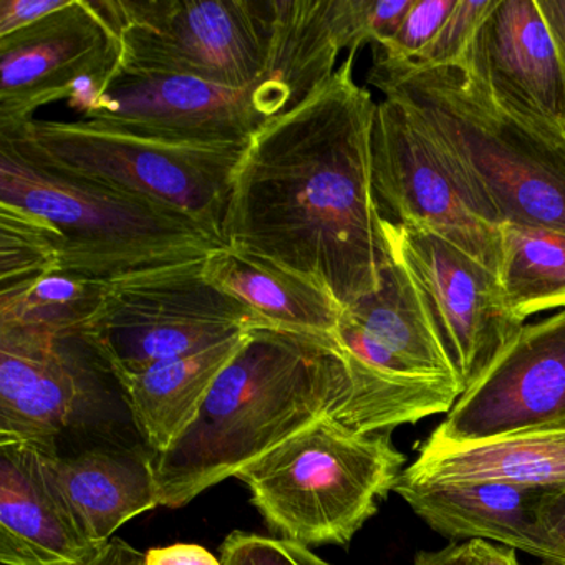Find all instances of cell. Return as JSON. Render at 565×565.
I'll use <instances>...</instances> for the list:
<instances>
[{"label": "cell", "instance_id": "1", "mask_svg": "<svg viewBox=\"0 0 565 565\" xmlns=\"http://www.w3.org/2000/svg\"><path fill=\"white\" fill-rule=\"evenodd\" d=\"M355 55L299 107L267 121L237 168L226 246L312 280L343 309L380 287L386 256L373 188L376 102Z\"/></svg>", "mask_w": 565, "mask_h": 565}, {"label": "cell", "instance_id": "2", "mask_svg": "<svg viewBox=\"0 0 565 565\" xmlns=\"http://www.w3.org/2000/svg\"><path fill=\"white\" fill-rule=\"evenodd\" d=\"M350 392L339 343L250 330L190 428L167 451L151 452L160 505L183 508L320 419L340 422Z\"/></svg>", "mask_w": 565, "mask_h": 565}, {"label": "cell", "instance_id": "3", "mask_svg": "<svg viewBox=\"0 0 565 565\" xmlns=\"http://www.w3.org/2000/svg\"><path fill=\"white\" fill-rule=\"evenodd\" d=\"M369 84L405 108L489 223L565 234V134L499 102L462 68L373 54Z\"/></svg>", "mask_w": 565, "mask_h": 565}, {"label": "cell", "instance_id": "4", "mask_svg": "<svg viewBox=\"0 0 565 565\" xmlns=\"http://www.w3.org/2000/svg\"><path fill=\"white\" fill-rule=\"evenodd\" d=\"M0 203L51 221L61 269L110 284L207 259L226 247L194 217L150 198L64 177L0 151Z\"/></svg>", "mask_w": 565, "mask_h": 565}, {"label": "cell", "instance_id": "5", "mask_svg": "<svg viewBox=\"0 0 565 565\" xmlns=\"http://www.w3.org/2000/svg\"><path fill=\"white\" fill-rule=\"evenodd\" d=\"M249 141L174 140L95 120H32L0 134V151L41 170L177 207L224 241Z\"/></svg>", "mask_w": 565, "mask_h": 565}, {"label": "cell", "instance_id": "6", "mask_svg": "<svg viewBox=\"0 0 565 565\" xmlns=\"http://www.w3.org/2000/svg\"><path fill=\"white\" fill-rule=\"evenodd\" d=\"M406 458L390 433H360L323 418L243 469L273 537L347 545L395 491Z\"/></svg>", "mask_w": 565, "mask_h": 565}, {"label": "cell", "instance_id": "7", "mask_svg": "<svg viewBox=\"0 0 565 565\" xmlns=\"http://www.w3.org/2000/svg\"><path fill=\"white\" fill-rule=\"evenodd\" d=\"M120 39L118 77H191L249 88L267 78L273 0H95Z\"/></svg>", "mask_w": 565, "mask_h": 565}, {"label": "cell", "instance_id": "8", "mask_svg": "<svg viewBox=\"0 0 565 565\" xmlns=\"http://www.w3.org/2000/svg\"><path fill=\"white\" fill-rule=\"evenodd\" d=\"M204 260L107 284L78 340L121 380L266 327L204 277Z\"/></svg>", "mask_w": 565, "mask_h": 565}, {"label": "cell", "instance_id": "9", "mask_svg": "<svg viewBox=\"0 0 565 565\" xmlns=\"http://www.w3.org/2000/svg\"><path fill=\"white\" fill-rule=\"evenodd\" d=\"M372 153L373 188L382 217L441 237L498 279L501 227L489 223L396 102L383 98L376 104Z\"/></svg>", "mask_w": 565, "mask_h": 565}, {"label": "cell", "instance_id": "10", "mask_svg": "<svg viewBox=\"0 0 565 565\" xmlns=\"http://www.w3.org/2000/svg\"><path fill=\"white\" fill-rule=\"evenodd\" d=\"M121 45L95 0H68L34 24L0 38V134L34 120L39 108L68 102L85 81L110 90Z\"/></svg>", "mask_w": 565, "mask_h": 565}, {"label": "cell", "instance_id": "11", "mask_svg": "<svg viewBox=\"0 0 565 565\" xmlns=\"http://www.w3.org/2000/svg\"><path fill=\"white\" fill-rule=\"evenodd\" d=\"M386 246L422 290L465 390L488 369L524 323L502 302L498 279L435 234L382 217Z\"/></svg>", "mask_w": 565, "mask_h": 565}, {"label": "cell", "instance_id": "12", "mask_svg": "<svg viewBox=\"0 0 565 565\" xmlns=\"http://www.w3.org/2000/svg\"><path fill=\"white\" fill-rule=\"evenodd\" d=\"M565 418V310L524 323L431 438L476 441Z\"/></svg>", "mask_w": 565, "mask_h": 565}, {"label": "cell", "instance_id": "13", "mask_svg": "<svg viewBox=\"0 0 565 565\" xmlns=\"http://www.w3.org/2000/svg\"><path fill=\"white\" fill-rule=\"evenodd\" d=\"M292 110L273 81L249 88L191 77H118L85 120L174 140L250 141L263 125Z\"/></svg>", "mask_w": 565, "mask_h": 565}, {"label": "cell", "instance_id": "14", "mask_svg": "<svg viewBox=\"0 0 565 565\" xmlns=\"http://www.w3.org/2000/svg\"><path fill=\"white\" fill-rule=\"evenodd\" d=\"M57 443L0 439V564L82 565L97 547L57 478Z\"/></svg>", "mask_w": 565, "mask_h": 565}, {"label": "cell", "instance_id": "15", "mask_svg": "<svg viewBox=\"0 0 565 565\" xmlns=\"http://www.w3.org/2000/svg\"><path fill=\"white\" fill-rule=\"evenodd\" d=\"M502 104L565 134V85L557 49L535 0H498L466 57Z\"/></svg>", "mask_w": 565, "mask_h": 565}, {"label": "cell", "instance_id": "16", "mask_svg": "<svg viewBox=\"0 0 565 565\" xmlns=\"http://www.w3.org/2000/svg\"><path fill=\"white\" fill-rule=\"evenodd\" d=\"M68 340L0 327V439L55 443L87 392Z\"/></svg>", "mask_w": 565, "mask_h": 565}, {"label": "cell", "instance_id": "17", "mask_svg": "<svg viewBox=\"0 0 565 565\" xmlns=\"http://www.w3.org/2000/svg\"><path fill=\"white\" fill-rule=\"evenodd\" d=\"M398 481L423 486L501 481L565 492V418L476 441L429 436Z\"/></svg>", "mask_w": 565, "mask_h": 565}, {"label": "cell", "instance_id": "18", "mask_svg": "<svg viewBox=\"0 0 565 565\" xmlns=\"http://www.w3.org/2000/svg\"><path fill=\"white\" fill-rule=\"evenodd\" d=\"M395 492L433 531L451 541H494L545 565H565L539 521L542 491L501 481L446 486L398 481Z\"/></svg>", "mask_w": 565, "mask_h": 565}, {"label": "cell", "instance_id": "19", "mask_svg": "<svg viewBox=\"0 0 565 565\" xmlns=\"http://www.w3.org/2000/svg\"><path fill=\"white\" fill-rule=\"evenodd\" d=\"M203 273L217 289L246 303L264 326L335 342L345 309L312 280L230 246L214 250Z\"/></svg>", "mask_w": 565, "mask_h": 565}, {"label": "cell", "instance_id": "20", "mask_svg": "<svg viewBox=\"0 0 565 565\" xmlns=\"http://www.w3.org/2000/svg\"><path fill=\"white\" fill-rule=\"evenodd\" d=\"M55 469L78 524L97 547L128 521L160 505L151 455L92 448L58 455Z\"/></svg>", "mask_w": 565, "mask_h": 565}, {"label": "cell", "instance_id": "21", "mask_svg": "<svg viewBox=\"0 0 565 565\" xmlns=\"http://www.w3.org/2000/svg\"><path fill=\"white\" fill-rule=\"evenodd\" d=\"M249 332L118 380L131 418L151 452L167 451L190 428L217 376Z\"/></svg>", "mask_w": 565, "mask_h": 565}, {"label": "cell", "instance_id": "22", "mask_svg": "<svg viewBox=\"0 0 565 565\" xmlns=\"http://www.w3.org/2000/svg\"><path fill=\"white\" fill-rule=\"evenodd\" d=\"M345 316L416 372L462 386L418 284L388 246L379 289L353 303Z\"/></svg>", "mask_w": 565, "mask_h": 565}, {"label": "cell", "instance_id": "23", "mask_svg": "<svg viewBox=\"0 0 565 565\" xmlns=\"http://www.w3.org/2000/svg\"><path fill=\"white\" fill-rule=\"evenodd\" d=\"M273 9L267 78L296 108L335 74L342 49L330 22V0H273Z\"/></svg>", "mask_w": 565, "mask_h": 565}, {"label": "cell", "instance_id": "24", "mask_svg": "<svg viewBox=\"0 0 565 565\" xmlns=\"http://www.w3.org/2000/svg\"><path fill=\"white\" fill-rule=\"evenodd\" d=\"M498 284L502 302L518 322L565 310V234L508 223L501 231Z\"/></svg>", "mask_w": 565, "mask_h": 565}, {"label": "cell", "instance_id": "25", "mask_svg": "<svg viewBox=\"0 0 565 565\" xmlns=\"http://www.w3.org/2000/svg\"><path fill=\"white\" fill-rule=\"evenodd\" d=\"M107 284L55 273L14 299L0 302V327H22L78 340L100 306Z\"/></svg>", "mask_w": 565, "mask_h": 565}, {"label": "cell", "instance_id": "26", "mask_svg": "<svg viewBox=\"0 0 565 565\" xmlns=\"http://www.w3.org/2000/svg\"><path fill=\"white\" fill-rule=\"evenodd\" d=\"M62 237L44 216L0 203V302L61 269Z\"/></svg>", "mask_w": 565, "mask_h": 565}, {"label": "cell", "instance_id": "27", "mask_svg": "<svg viewBox=\"0 0 565 565\" xmlns=\"http://www.w3.org/2000/svg\"><path fill=\"white\" fill-rule=\"evenodd\" d=\"M412 4L413 0H330V22L340 49L356 55L365 45L382 47Z\"/></svg>", "mask_w": 565, "mask_h": 565}, {"label": "cell", "instance_id": "28", "mask_svg": "<svg viewBox=\"0 0 565 565\" xmlns=\"http://www.w3.org/2000/svg\"><path fill=\"white\" fill-rule=\"evenodd\" d=\"M495 4L498 0H456L441 31L415 64L429 68L461 67Z\"/></svg>", "mask_w": 565, "mask_h": 565}, {"label": "cell", "instance_id": "29", "mask_svg": "<svg viewBox=\"0 0 565 565\" xmlns=\"http://www.w3.org/2000/svg\"><path fill=\"white\" fill-rule=\"evenodd\" d=\"M455 6L456 0H413L398 31L382 47H373V54L386 61L415 64L428 51Z\"/></svg>", "mask_w": 565, "mask_h": 565}, {"label": "cell", "instance_id": "30", "mask_svg": "<svg viewBox=\"0 0 565 565\" xmlns=\"http://www.w3.org/2000/svg\"><path fill=\"white\" fill-rule=\"evenodd\" d=\"M220 557L224 565H330L306 545L246 531L231 532Z\"/></svg>", "mask_w": 565, "mask_h": 565}, {"label": "cell", "instance_id": "31", "mask_svg": "<svg viewBox=\"0 0 565 565\" xmlns=\"http://www.w3.org/2000/svg\"><path fill=\"white\" fill-rule=\"evenodd\" d=\"M68 0H0V38L64 8Z\"/></svg>", "mask_w": 565, "mask_h": 565}, {"label": "cell", "instance_id": "32", "mask_svg": "<svg viewBox=\"0 0 565 565\" xmlns=\"http://www.w3.org/2000/svg\"><path fill=\"white\" fill-rule=\"evenodd\" d=\"M145 565H224L221 557L196 544L153 547L145 554Z\"/></svg>", "mask_w": 565, "mask_h": 565}, {"label": "cell", "instance_id": "33", "mask_svg": "<svg viewBox=\"0 0 565 565\" xmlns=\"http://www.w3.org/2000/svg\"><path fill=\"white\" fill-rule=\"evenodd\" d=\"M539 521L548 541L565 557V492H544L539 501Z\"/></svg>", "mask_w": 565, "mask_h": 565}, {"label": "cell", "instance_id": "34", "mask_svg": "<svg viewBox=\"0 0 565 565\" xmlns=\"http://www.w3.org/2000/svg\"><path fill=\"white\" fill-rule=\"evenodd\" d=\"M535 2L554 39L565 85V0H535Z\"/></svg>", "mask_w": 565, "mask_h": 565}, {"label": "cell", "instance_id": "35", "mask_svg": "<svg viewBox=\"0 0 565 565\" xmlns=\"http://www.w3.org/2000/svg\"><path fill=\"white\" fill-rule=\"evenodd\" d=\"M82 565H145V554L121 539H111Z\"/></svg>", "mask_w": 565, "mask_h": 565}, {"label": "cell", "instance_id": "36", "mask_svg": "<svg viewBox=\"0 0 565 565\" xmlns=\"http://www.w3.org/2000/svg\"><path fill=\"white\" fill-rule=\"evenodd\" d=\"M468 542L469 565H521L514 548L494 545L489 541Z\"/></svg>", "mask_w": 565, "mask_h": 565}, {"label": "cell", "instance_id": "37", "mask_svg": "<svg viewBox=\"0 0 565 565\" xmlns=\"http://www.w3.org/2000/svg\"><path fill=\"white\" fill-rule=\"evenodd\" d=\"M413 565H469L468 542H451L439 551L418 552Z\"/></svg>", "mask_w": 565, "mask_h": 565}]
</instances>
